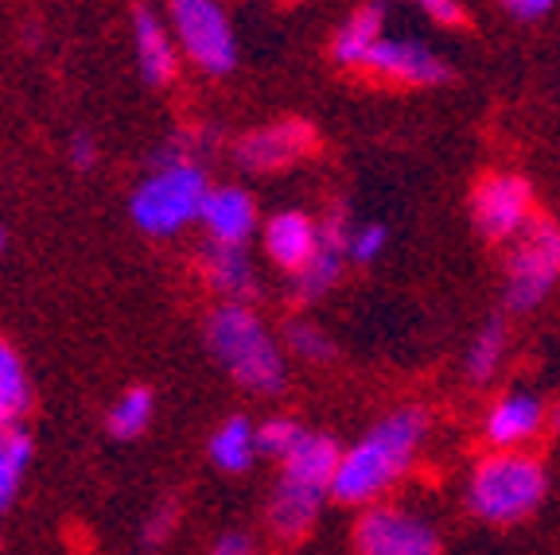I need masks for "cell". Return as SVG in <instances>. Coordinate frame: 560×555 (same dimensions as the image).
<instances>
[{
    "label": "cell",
    "instance_id": "9a60e30c",
    "mask_svg": "<svg viewBox=\"0 0 560 555\" xmlns=\"http://www.w3.org/2000/svg\"><path fill=\"white\" fill-rule=\"evenodd\" d=\"M319 222L307 217L304 210H277L261 226V245L277 269H284L289 276H296L315 252H319Z\"/></svg>",
    "mask_w": 560,
    "mask_h": 555
},
{
    "label": "cell",
    "instance_id": "ffe728a7",
    "mask_svg": "<svg viewBox=\"0 0 560 555\" xmlns=\"http://www.w3.org/2000/svg\"><path fill=\"white\" fill-rule=\"evenodd\" d=\"M32 409V381L20 354L0 339V427H20Z\"/></svg>",
    "mask_w": 560,
    "mask_h": 555
},
{
    "label": "cell",
    "instance_id": "603a6c76",
    "mask_svg": "<svg viewBox=\"0 0 560 555\" xmlns=\"http://www.w3.org/2000/svg\"><path fill=\"white\" fill-rule=\"evenodd\" d=\"M35 442L24 427H0V512L9 509L20 494V477L32 462Z\"/></svg>",
    "mask_w": 560,
    "mask_h": 555
},
{
    "label": "cell",
    "instance_id": "6da1fadb",
    "mask_svg": "<svg viewBox=\"0 0 560 555\" xmlns=\"http://www.w3.org/2000/svg\"><path fill=\"white\" fill-rule=\"evenodd\" d=\"M429 435V412L397 409L382 416L359 442H350L339 459L331 497L339 505H377V497L412 467L420 442Z\"/></svg>",
    "mask_w": 560,
    "mask_h": 555
},
{
    "label": "cell",
    "instance_id": "ac0fdd59",
    "mask_svg": "<svg viewBox=\"0 0 560 555\" xmlns=\"http://www.w3.org/2000/svg\"><path fill=\"white\" fill-rule=\"evenodd\" d=\"M385 39V9L382 4H362L354 9L331 35V59L347 70H362L377 44Z\"/></svg>",
    "mask_w": 560,
    "mask_h": 555
},
{
    "label": "cell",
    "instance_id": "ba28073f",
    "mask_svg": "<svg viewBox=\"0 0 560 555\" xmlns=\"http://www.w3.org/2000/svg\"><path fill=\"white\" fill-rule=\"evenodd\" d=\"M471 222L487 241H517L534 222V187L522 175L494 172L475 187Z\"/></svg>",
    "mask_w": 560,
    "mask_h": 555
},
{
    "label": "cell",
    "instance_id": "52a82bcc",
    "mask_svg": "<svg viewBox=\"0 0 560 555\" xmlns=\"http://www.w3.org/2000/svg\"><path fill=\"white\" fill-rule=\"evenodd\" d=\"M359 555H440V532L401 505H370L354 524Z\"/></svg>",
    "mask_w": 560,
    "mask_h": 555
},
{
    "label": "cell",
    "instance_id": "e0dca14e",
    "mask_svg": "<svg viewBox=\"0 0 560 555\" xmlns=\"http://www.w3.org/2000/svg\"><path fill=\"white\" fill-rule=\"evenodd\" d=\"M339 459H342V447L335 435L307 432L304 439H300L296 451L280 462V482H292V486H304V489H315V494L331 497V482H335V470H339Z\"/></svg>",
    "mask_w": 560,
    "mask_h": 555
},
{
    "label": "cell",
    "instance_id": "3957f363",
    "mask_svg": "<svg viewBox=\"0 0 560 555\" xmlns=\"http://www.w3.org/2000/svg\"><path fill=\"white\" fill-rule=\"evenodd\" d=\"M210 175L199 160H160L129 199V214L140 234L175 237L202 222V206L210 199Z\"/></svg>",
    "mask_w": 560,
    "mask_h": 555
},
{
    "label": "cell",
    "instance_id": "d6a6232c",
    "mask_svg": "<svg viewBox=\"0 0 560 555\" xmlns=\"http://www.w3.org/2000/svg\"><path fill=\"white\" fill-rule=\"evenodd\" d=\"M557 432H560V409H557Z\"/></svg>",
    "mask_w": 560,
    "mask_h": 555
},
{
    "label": "cell",
    "instance_id": "4fadbf2b",
    "mask_svg": "<svg viewBox=\"0 0 560 555\" xmlns=\"http://www.w3.org/2000/svg\"><path fill=\"white\" fill-rule=\"evenodd\" d=\"M132 47H137L140 79L149 86H172V79L179 74V44L167 24V12L137 4L132 9Z\"/></svg>",
    "mask_w": 560,
    "mask_h": 555
},
{
    "label": "cell",
    "instance_id": "277c9868",
    "mask_svg": "<svg viewBox=\"0 0 560 555\" xmlns=\"http://www.w3.org/2000/svg\"><path fill=\"white\" fill-rule=\"evenodd\" d=\"M549 489L541 459L529 451H490L467 482V509L487 524L525 521Z\"/></svg>",
    "mask_w": 560,
    "mask_h": 555
},
{
    "label": "cell",
    "instance_id": "83f0119b",
    "mask_svg": "<svg viewBox=\"0 0 560 555\" xmlns=\"http://www.w3.org/2000/svg\"><path fill=\"white\" fill-rule=\"evenodd\" d=\"M420 12H424L432 24H444V27H459L467 20V9L459 0H424Z\"/></svg>",
    "mask_w": 560,
    "mask_h": 555
},
{
    "label": "cell",
    "instance_id": "1f68e13d",
    "mask_svg": "<svg viewBox=\"0 0 560 555\" xmlns=\"http://www.w3.org/2000/svg\"><path fill=\"white\" fill-rule=\"evenodd\" d=\"M0 252H4V229H0Z\"/></svg>",
    "mask_w": 560,
    "mask_h": 555
},
{
    "label": "cell",
    "instance_id": "cb8c5ba5",
    "mask_svg": "<svg viewBox=\"0 0 560 555\" xmlns=\"http://www.w3.org/2000/svg\"><path fill=\"white\" fill-rule=\"evenodd\" d=\"M284 350L296 354L300 362H312V365H324L335 357L331 334L312 319H289L284 322Z\"/></svg>",
    "mask_w": 560,
    "mask_h": 555
},
{
    "label": "cell",
    "instance_id": "5b68a950",
    "mask_svg": "<svg viewBox=\"0 0 560 555\" xmlns=\"http://www.w3.org/2000/svg\"><path fill=\"white\" fill-rule=\"evenodd\" d=\"M560 280V222L534 217L525 234L514 241L506 261V307L510 311H534Z\"/></svg>",
    "mask_w": 560,
    "mask_h": 555
},
{
    "label": "cell",
    "instance_id": "7c38bea8",
    "mask_svg": "<svg viewBox=\"0 0 560 555\" xmlns=\"http://www.w3.org/2000/svg\"><path fill=\"white\" fill-rule=\"evenodd\" d=\"M350 222L342 214H327L324 222H319V252H315L312 261L304 264V269L292 276V299L296 304H315V299H324L327 292H331L335 284H339L342 276V264L350 261L347 249H350Z\"/></svg>",
    "mask_w": 560,
    "mask_h": 555
},
{
    "label": "cell",
    "instance_id": "f546056e",
    "mask_svg": "<svg viewBox=\"0 0 560 555\" xmlns=\"http://www.w3.org/2000/svg\"><path fill=\"white\" fill-rule=\"evenodd\" d=\"M502 9H506V16H514L517 24H537V20H545L552 12V0H506Z\"/></svg>",
    "mask_w": 560,
    "mask_h": 555
},
{
    "label": "cell",
    "instance_id": "2e32d148",
    "mask_svg": "<svg viewBox=\"0 0 560 555\" xmlns=\"http://www.w3.org/2000/svg\"><path fill=\"white\" fill-rule=\"evenodd\" d=\"M202 229L207 241L219 245H249L257 234V202L245 187H214L202 206Z\"/></svg>",
    "mask_w": 560,
    "mask_h": 555
},
{
    "label": "cell",
    "instance_id": "d6986e66",
    "mask_svg": "<svg viewBox=\"0 0 560 555\" xmlns=\"http://www.w3.org/2000/svg\"><path fill=\"white\" fill-rule=\"evenodd\" d=\"M207 459L222 470V474H245L261 459L257 447V424L249 416H226L214 435L207 439Z\"/></svg>",
    "mask_w": 560,
    "mask_h": 555
},
{
    "label": "cell",
    "instance_id": "30bf717a",
    "mask_svg": "<svg viewBox=\"0 0 560 555\" xmlns=\"http://www.w3.org/2000/svg\"><path fill=\"white\" fill-rule=\"evenodd\" d=\"M315 144V129L307 121H277V125H261V129L245 132L234 144V156L245 172H280V167L296 164L312 152Z\"/></svg>",
    "mask_w": 560,
    "mask_h": 555
},
{
    "label": "cell",
    "instance_id": "5bb4252c",
    "mask_svg": "<svg viewBox=\"0 0 560 555\" xmlns=\"http://www.w3.org/2000/svg\"><path fill=\"white\" fill-rule=\"evenodd\" d=\"M545 424V404L537 392L529 389H510L487 409L482 420V435L494 451H525V442L534 439Z\"/></svg>",
    "mask_w": 560,
    "mask_h": 555
},
{
    "label": "cell",
    "instance_id": "44dd1931",
    "mask_svg": "<svg viewBox=\"0 0 560 555\" xmlns=\"http://www.w3.org/2000/svg\"><path fill=\"white\" fill-rule=\"evenodd\" d=\"M152 416H156V392L149 385H132V389H125L114 400V409L105 416V427H109L114 439H140V435L149 432Z\"/></svg>",
    "mask_w": 560,
    "mask_h": 555
},
{
    "label": "cell",
    "instance_id": "9c48e42d",
    "mask_svg": "<svg viewBox=\"0 0 560 555\" xmlns=\"http://www.w3.org/2000/svg\"><path fill=\"white\" fill-rule=\"evenodd\" d=\"M362 70L385 82H397V86H444V82H452V67L444 62V55L424 39H412V35H385L370 51Z\"/></svg>",
    "mask_w": 560,
    "mask_h": 555
},
{
    "label": "cell",
    "instance_id": "8fae6325",
    "mask_svg": "<svg viewBox=\"0 0 560 555\" xmlns=\"http://www.w3.org/2000/svg\"><path fill=\"white\" fill-rule=\"evenodd\" d=\"M195 261H199L202 284L219 295L222 304L254 307L257 292H261V280H257V269H254V257H249V249H242V245L202 241Z\"/></svg>",
    "mask_w": 560,
    "mask_h": 555
},
{
    "label": "cell",
    "instance_id": "7402d4cb",
    "mask_svg": "<svg viewBox=\"0 0 560 555\" xmlns=\"http://www.w3.org/2000/svg\"><path fill=\"white\" fill-rule=\"evenodd\" d=\"M506 342H510L506 322H502V319L482 322L479 334H475L471 346H467V357H464V369H467V377H471L475 385L494 381L502 357H506Z\"/></svg>",
    "mask_w": 560,
    "mask_h": 555
},
{
    "label": "cell",
    "instance_id": "484cf974",
    "mask_svg": "<svg viewBox=\"0 0 560 555\" xmlns=\"http://www.w3.org/2000/svg\"><path fill=\"white\" fill-rule=\"evenodd\" d=\"M385 245H389V229H385L382 222H366V226H354V229H350V249H347V257L354 264H374L377 257L385 252Z\"/></svg>",
    "mask_w": 560,
    "mask_h": 555
},
{
    "label": "cell",
    "instance_id": "4dcf8cb0",
    "mask_svg": "<svg viewBox=\"0 0 560 555\" xmlns=\"http://www.w3.org/2000/svg\"><path fill=\"white\" fill-rule=\"evenodd\" d=\"M207 555H257V540L249 532H226L210 544Z\"/></svg>",
    "mask_w": 560,
    "mask_h": 555
},
{
    "label": "cell",
    "instance_id": "8992f818",
    "mask_svg": "<svg viewBox=\"0 0 560 555\" xmlns=\"http://www.w3.org/2000/svg\"><path fill=\"white\" fill-rule=\"evenodd\" d=\"M175 44L191 67H199L210 79H222L237 67V39L226 9L214 0H175L167 4Z\"/></svg>",
    "mask_w": 560,
    "mask_h": 555
},
{
    "label": "cell",
    "instance_id": "d4e9b609",
    "mask_svg": "<svg viewBox=\"0 0 560 555\" xmlns=\"http://www.w3.org/2000/svg\"><path fill=\"white\" fill-rule=\"evenodd\" d=\"M307 435V427L292 416H272L265 424H257V447H261V459L284 462L300 447V439Z\"/></svg>",
    "mask_w": 560,
    "mask_h": 555
},
{
    "label": "cell",
    "instance_id": "7a4b0ae2",
    "mask_svg": "<svg viewBox=\"0 0 560 555\" xmlns=\"http://www.w3.org/2000/svg\"><path fill=\"white\" fill-rule=\"evenodd\" d=\"M210 357L222 365V374L237 389L254 397H280L289 385V365H284V346L272 339V330L254 307L219 304L207 315L202 327Z\"/></svg>",
    "mask_w": 560,
    "mask_h": 555
},
{
    "label": "cell",
    "instance_id": "f1b7e54d",
    "mask_svg": "<svg viewBox=\"0 0 560 555\" xmlns=\"http://www.w3.org/2000/svg\"><path fill=\"white\" fill-rule=\"evenodd\" d=\"M67 156H70V167H74V172H90V167L97 164V140L90 137V132H74Z\"/></svg>",
    "mask_w": 560,
    "mask_h": 555
},
{
    "label": "cell",
    "instance_id": "4316f807",
    "mask_svg": "<svg viewBox=\"0 0 560 555\" xmlns=\"http://www.w3.org/2000/svg\"><path fill=\"white\" fill-rule=\"evenodd\" d=\"M175 521H179V505H175L172 497H164V501H160L156 509L149 512V521H144V532H140V540H144V547L164 544V540L172 536Z\"/></svg>",
    "mask_w": 560,
    "mask_h": 555
}]
</instances>
